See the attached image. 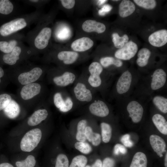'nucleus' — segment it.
<instances>
[{"label":"nucleus","mask_w":167,"mask_h":167,"mask_svg":"<svg viewBox=\"0 0 167 167\" xmlns=\"http://www.w3.org/2000/svg\"><path fill=\"white\" fill-rule=\"evenodd\" d=\"M54 14L51 11L46 15L43 14L36 26L25 36V42L38 56L40 54L46 53L49 46L53 32L51 24Z\"/></svg>","instance_id":"f257e3e1"},{"label":"nucleus","mask_w":167,"mask_h":167,"mask_svg":"<svg viewBox=\"0 0 167 167\" xmlns=\"http://www.w3.org/2000/svg\"><path fill=\"white\" fill-rule=\"evenodd\" d=\"M45 123L15 137L8 136L7 144L13 154L21 152H38L44 137Z\"/></svg>","instance_id":"f03ea898"},{"label":"nucleus","mask_w":167,"mask_h":167,"mask_svg":"<svg viewBox=\"0 0 167 167\" xmlns=\"http://www.w3.org/2000/svg\"><path fill=\"white\" fill-rule=\"evenodd\" d=\"M49 69L45 66L36 64L29 60L11 67L9 78L14 84L19 87L42 81Z\"/></svg>","instance_id":"7ed1b4c3"},{"label":"nucleus","mask_w":167,"mask_h":167,"mask_svg":"<svg viewBox=\"0 0 167 167\" xmlns=\"http://www.w3.org/2000/svg\"><path fill=\"white\" fill-rule=\"evenodd\" d=\"M167 74L161 68L155 70L147 75H142L133 96L149 100L155 92L159 91L166 84Z\"/></svg>","instance_id":"20e7f679"},{"label":"nucleus","mask_w":167,"mask_h":167,"mask_svg":"<svg viewBox=\"0 0 167 167\" xmlns=\"http://www.w3.org/2000/svg\"><path fill=\"white\" fill-rule=\"evenodd\" d=\"M47 92L46 86L42 81L19 87L16 95L20 103L28 111L34 109L45 99Z\"/></svg>","instance_id":"39448f33"},{"label":"nucleus","mask_w":167,"mask_h":167,"mask_svg":"<svg viewBox=\"0 0 167 167\" xmlns=\"http://www.w3.org/2000/svg\"><path fill=\"white\" fill-rule=\"evenodd\" d=\"M45 99L41 102L34 109L32 113L12 129L8 136H19L25 131L44 123L48 118L49 112Z\"/></svg>","instance_id":"423d86ee"},{"label":"nucleus","mask_w":167,"mask_h":167,"mask_svg":"<svg viewBox=\"0 0 167 167\" xmlns=\"http://www.w3.org/2000/svg\"><path fill=\"white\" fill-rule=\"evenodd\" d=\"M140 73L129 70L123 71L116 80L112 90L116 100L131 96L141 77Z\"/></svg>","instance_id":"0eeeda50"},{"label":"nucleus","mask_w":167,"mask_h":167,"mask_svg":"<svg viewBox=\"0 0 167 167\" xmlns=\"http://www.w3.org/2000/svg\"><path fill=\"white\" fill-rule=\"evenodd\" d=\"M43 15L41 9L30 13L22 14L4 24L0 27V36L3 37L17 33L36 23Z\"/></svg>","instance_id":"6e6552de"},{"label":"nucleus","mask_w":167,"mask_h":167,"mask_svg":"<svg viewBox=\"0 0 167 167\" xmlns=\"http://www.w3.org/2000/svg\"><path fill=\"white\" fill-rule=\"evenodd\" d=\"M37 56L34 50L23 43L16 46L10 53L3 54L2 58L4 63L11 67L19 65Z\"/></svg>","instance_id":"1a4fd4ad"},{"label":"nucleus","mask_w":167,"mask_h":167,"mask_svg":"<svg viewBox=\"0 0 167 167\" xmlns=\"http://www.w3.org/2000/svg\"><path fill=\"white\" fill-rule=\"evenodd\" d=\"M46 75L48 82L58 88L68 86L76 79V75L74 73L63 71L59 67L49 68Z\"/></svg>","instance_id":"9d476101"},{"label":"nucleus","mask_w":167,"mask_h":167,"mask_svg":"<svg viewBox=\"0 0 167 167\" xmlns=\"http://www.w3.org/2000/svg\"><path fill=\"white\" fill-rule=\"evenodd\" d=\"M119 99L125 104L128 117L132 122L135 123L140 122L143 117L144 111L142 102L147 99L130 96Z\"/></svg>","instance_id":"9b49d317"},{"label":"nucleus","mask_w":167,"mask_h":167,"mask_svg":"<svg viewBox=\"0 0 167 167\" xmlns=\"http://www.w3.org/2000/svg\"><path fill=\"white\" fill-rule=\"evenodd\" d=\"M88 70L89 75L87 81L88 84L92 88L101 89L105 86V75H102L104 68L97 62H93L89 65Z\"/></svg>","instance_id":"f8f14e48"},{"label":"nucleus","mask_w":167,"mask_h":167,"mask_svg":"<svg viewBox=\"0 0 167 167\" xmlns=\"http://www.w3.org/2000/svg\"><path fill=\"white\" fill-rule=\"evenodd\" d=\"M37 152H21L13 154L10 161L15 167H36L39 164Z\"/></svg>","instance_id":"ddd939ff"},{"label":"nucleus","mask_w":167,"mask_h":167,"mask_svg":"<svg viewBox=\"0 0 167 167\" xmlns=\"http://www.w3.org/2000/svg\"><path fill=\"white\" fill-rule=\"evenodd\" d=\"M50 100L54 106L63 113L71 110L73 105V101L69 96H66L61 88H56L52 94Z\"/></svg>","instance_id":"4468645a"},{"label":"nucleus","mask_w":167,"mask_h":167,"mask_svg":"<svg viewBox=\"0 0 167 167\" xmlns=\"http://www.w3.org/2000/svg\"><path fill=\"white\" fill-rule=\"evenodd\" d=\"M6 37V39L0 40V51L3 54L10 53L16 46L25 42V36L19 32Z\"/></svg>","instance_id":"2eb2a0df"},{"label":"nucleus","mask_w":167,"mask_h":167,"mask_svg":"<svg viewBox=\"0 0 167 167\" xmlns=\"http://www.w3.org/2000/svg\"><path fill=\"white\" fill-rule=\"evenodd\" d=\"M138 51L137 44L130 41L116 50L114 56L115 58L122 60H129L135 57Z\"/></svg>","instance_id":"dca6fc26"},{"label":"nucleus","mask_w":167,"mask_h":167,"mask_svg":"<svg viewBox=\"0 0 167 167\" xmlns=\"http://www.w3.org/2000/svg\"><path fill=\"white\" fill-rule=\"evenodd\" d=\"M73 92L76 99L80 102H89L93 99L92 92L84 82H78L73 88Z\"/></svg>","instance_id":"f3484780"},{"label":"nucleus","mask_w":167,"mask_h":167,"mask_svg":"<svg viewBox=\"0 0 167 167\" xmlns=\"http://www.w3.org/2000/svg\"><path fill=\"white\" fill-rule=\"evenodd\" d=\"M89 110L90 113L95 116L104 118L109 113V110L104 101L98 99L93 101L89 105Z\"/></svg>","instance_id":"a211bd4d"},{"label":"nucleus","mask_w":167,"mask_h":167,"mask_svg":"<svg viewBox=\"0 0 167 167\" xmlns=\"http://www.w3.org/2000/svg\"><path fill=\"white\" fill-rule=\"evenodd\" d=\"M149 43L153 46L159 47L167 43V30L162 29L156 31L151 34L148 38Z\"/></svg>","instance_id":"6ab92c4d"},{"label":"nucleus","mask_w":167,"mask_h":167,"mask_svg":"<svg viewBox=\"0 0 167 167\" xmlns=\"http://www.w3.org/2000/svg\"><path fill=\"white\" fill-rule=\"evenodd\" d=\"M93 45L94 42L91 38L87 37H83L74 41L71 47L74 51L80 52L89 49Z\"/></svg>","instance_id":"aec40b11"},{"label":"nucleus","mask_w":167,"mask_h":167,"mask_svg":"<svg viewBox=\"0 0 167 167\" xmlns=\"http://www.w3.org/2000/svg\"><path fill=\"white\" fill-rule=\"evenodd\" d=\"M82 28L84 31L86 32H96L101 33L105 32L106 28L103 23L95 20L88 19L83 23Z\"/></svg>","instance_id":"412c9836"},{"label":"nucleus","mask_w":167,"mask_h":167,"mask_svg":"<svg viewBox=\"0 0 167 167\" xmlns=\"http://www.w3.org/2000/svg\"><path fill=\"white\" fill-rule=\"evenodd\" d=\"M151 145L158 156L162 157L163 154L166 151V144L161 137L156 135H152L149 137Z\"/></svg>","instance_id":"4be33fe9"},{"label":"nucleus","mask_w":167,"mask_h":167,"mask_svg":"<svg viewBox=\"0 0 167 167\" xmlns=\"http://www.w3.org/2000/svg\"><path fill=\"white\" fill-rule=\"evenodd\" d=\"M135 9V5L132 1L123 0L119 6L118 13L121 17L126 18L131 15Z\"/></svg>","instance_id":"5701e85b"},{"label":"nucleus","mask_w":167,"mask_h":167,"mask_svg":"<svg viewBox=\"0 0 167 167\" xmlns=\"http://www.w3.org/2000/svg\"><path fill=\"white\" fill-rule=\"evenodd\" d=\"M151 55V52L148 49L143 48L138 52L136 62L138 66L140 68H144L148 64Z\"/></svg>","instance_id":"b1692460"},{"label":"nucleus","mask_w":167,"mask_h":167,"mask_svg":"<svg viewBox=\"0 0 167 167\" xmlns=\"http://www.w3.org/2000/svg\"><path fill=\"white\" fill-rule=\"evenodd\" d=\"M154 105L164 113H167V98L162 95H152L150 99Z\"/></svg>","instance_id":"393cba45"},{"label":"nucleus","mask_w":167,"mask_h":167,"mask_svg":"<svg viewBox=\"0 0 167 167\" xmlns=\"http://www.w3.org/2000/svg\"><path fill=\"white\" fill-rule=\"evenodd\" d=\"M152 121L158 131L164 135L167 134V122L165 117L159 113L154 114Z\"/></svg>","instance_id":"a878e982"},{"label":"nucleus","mask_w":167,"mask_h":167,"mask_svg":"<svg viewBox=\"0 0 167 167\" xmlns=\"http://www.w3.org/2000/svg\"><path fill=\"white\" fill-rule=\"evenodd\" d=\"M99 63L103 68H105L112 66L119 68L123 65V62L122 60L109 56L101 57L100 59Z\"/></svg>","instance_id":"bb28decb"},{"label":"nucleus","mask_w":167,"mask_h":167,"mask_svg":"<svg viewBox=\"0 0 167 167\" xmlns=\"http://www.w3.org/2000/svg\"><path fill=\"white\" fill-rule=\"evenodd\" d=\"M147 159L145 154L138 152L134 155L130 167H147Z\"/></svg>","instance_id":"cd10ccee"},{"label":"nucleus","mask_w":167,"mask_h":167,"mask_svg":"<svg viewBox=\"0 0 167 167\" xmlns=\"http://www.w3.org/2000/svg\"><path fill=\"white\" fill-rule=\"evenodd\" d=\"M85 135L86 138L91 142L94 146L100 144L101 141L100 135L93 131L92 129L89 126H86L85 130Z\"/></svg>","instance_id":"c85d7f7f"},{"label":"nucleus","mask_w":167,"mask_h":167,"mask_svg":"<svg viewBox=\"0 0 167 167\" xmlns=\"http://www.w3.org/2000/svg\"><path fill=\"white\" fill-rule=\"evenodd\" d=\"M87 121L82 119L80 121L77 125V132L76 139L79 141L85 142L86 137L85 135V130L87 126Z\"/></svg>","instance_id":"c756f323"},{"label":"nucleus","mask_w":167,"mask_h":167,"mask_svg":"<svg viewBox=\"0 0 167 167\" xmlns=\"http://www.w3.org/2000/svg\"><path fill=\"white\" fill-rule=\"evenodd\" d=\"M112 42L114 46L118 49L122 48L125 44L129 41V37L126 34L122 36H120L118 34L114 32L112 34Z\"/></svg>","instance_id":"7c9ffc66"},{"label":"nucleus","mask_w":167,"mask_h":167,"mask_svg":"<svg viewBox=\"0 0 167 167\" xmlns=\"http://www.w3.org/2000/svg\"><path fill=\"white\" fill-rule=\"evenodd\" d=\"M101 127L102 141L105 143H107L111 137V127L109 124L105 122L101 123Z\"/></svg>","instance_id":"2f4dec72"},{"label":"nucleus","mask_w":167,"mask_h":167,"mask_svg":"<svg viewBox=\"0 0 167 167\" xmlns=\"http://www.w3.org/2000/svg\"><path fill=\"white\" fill-rule=\"evenodd\" d=\"M87 161V158L85 156L78 155L72 159L69 167H85Z\"/></svg>","instance_id":"473e14b6"},{"label":"nucleus","mask_w":167,"mask_h":167,"mask_svg":"<svg viewBox=\"0 0 167 167\" xmlns=\"http://www.w3.org/2000/svg\"><path fill=\"white\" fill-rule=\"evenodd\" d=\"M54 167H69V161L66 155L59 153L55 158Z\"/></svg>","instance_id":"72a5a7b5"},{"label":"nucleus","mask_w":167,"mask_h":167,"mask_svg":"<svg viewBox=\"0 0 167 167\" xmlns=\"http://www.w3.org/2000/svg\"><path fill=\"white\" fill-rule=\"evenodd\" d=\"M134 2L139 6L147 10H152L156 6L155 0H134Z\"/></svg>","instance_id":"f704fd0d"},{"label":"nucleus","mask_w":167,"mask_h":167,"mask_svg":"<svg viewBox=\"0 0 167 167\" xmlns=\"http://www.w3.org/2000/svg\"><path fill=\"white\" fill-rule=\"evenodd\" d=\"M75 147L76 149L82 153L87 154L92 151V148L90 144L85 142L78 141L75 144Z\"/></svg>","instance_id":"c9c22d12"},{"label":"nucleus","mask_w":167,"mask_h":167,"mask_svg":"<svg viewBox=\"0 0 167 167\" xmlns=\"http://www.w3.org/2000/svg\"><path fill=\"white\" fill-rule=\"evenodd\" d=\"M14 94L3 93L0 94V112L11 100Z\"/></svg>","instance_id":"e433bc0d"},{"label":"nucleus","mask_w":167,"mask_h":167,"mask_svg":"<svg viewBox=\"0 0 167 167\" xmlns=\"http://www.w3.org/2000/svg\"><path fill=\"white\" fill-rule=\"evenodd\" d=\"M21 2L29 6L35 7L36 9H41V8L48 1L41 0H25Z\"/></svg>","instance_id":"4c0bfd02"},{"label":"nucleus","mask_w":167,"mask_h":167,"mask_svg":"<svg viewBox=\"0 0 167 167\" xmlns=\"http://www.w3.org/2000/svg\"><path fill=\"white\" fill-rule=\"evenodd\" d=\"M121 141L124 145L127 147H131L134 144L133 142L130 139V136L128 134L123 135L121 138Z\"/></svg>","instance_id":"58836bf2"},{"label":"nucleus","mask_w":167,"mask_h":167,"mask_svg":"<svg viewBox=\"0 0 167 167\" xmlns=\"http://www.w3.org/2000/svg\"><path fill=\"white\" fill-rule=\"evenodd\" d=\"M0 167H15L9 159L4 155L0 156Z\"/></svg>","instance_id":"ea45409f"},{"label":"nucleus","mask_w":167,"mask_h":167,"mask_svg":"<svg viewBox=\"0 0 167 167\" xmlns=\"http://www.w3.org/2000/svg\"><path fill=\"white\" fill-rule=\"evenodd\" d=\"M127 152V150L125 146L120 144H116L114 146L113 153L115 155H118L119 153L125 154Z\"/></svg>","instance_id":"a19ab883"},{"label":"nucleus","mask_w":167,"mask_h":167,"mask_svg":"<svg viewBox=\"0 0 167 167\" xmlns=\"http://www.w3.org/2000/svg\"><path fill=\"white\" fill-rule=\"evenodd\" d=\"M60 2L62 6L64 8L71 9L74 6L75 1L74 0H61Z\"/></svg>","instance_id":"79ce46f5"},{"label":"nucleus","mask_w":167,"mask_h":167,"mask_svg":"<svg viewBox=\"0 0 167 167\" xmlns=\"http://www.w3.org/2000/svg\"><path fill=\"white\" fill-rule=\"evenodd\" d=\"M115 164L114 160L110 157L105 158L102 163V167H114Z\"/></svg>","instance_id":"37998d69"},{"label":"nucleus","mask_w":167,"mask_h":167,"mask_svg":"<svg viewBox=\"0 0 167 167\" xmlns=\"http://www.w3.org/2000/svg\"><path fill=\"white\" fill-rule=\"evenodd\" d=\"M112 6L108 4L103 6L98 11L99 14L101 16L105 15L106 13L109 12L112 9Z\"/></svg>","instance_id":"c03bdc74"},{"label":"nucleus","mask_w":167,"mask_h":167,"mask_svg":"<svg viewBox=\"0 0 167 167\" xmlns=\"http://www.w3.org/2000/svg\"><path fill=\"white\" fill-rule=\"evenodd\" d=\"M92 167H102V163L101 161L99 159H97L92 165Z\"/></svg>","instance_id":"a18cd8bd"},{"label":"nucleus","mask_w":167,"mask_h":167,"mask_svg":"<svg viewBox=\"0 0 167 167\" xmlns=\"http://www.w3.org/2000/svg\"><path fill=\"white\" fill-rule=\"evenodd\" d=\"M5 75V72L3 69L0 66V85L2 82V79Z\"/></svg>","instance_id":"49530a36"},{"label":"nucleus","mask_w":167,"mask_h":167,"mask_svg":"<svg viewBox=\"0 0 167 167\" xmlns=\"http://www.w3.org/2000/svg\"><path fill=\"white\" fill-rule=\"evenodd\" d=\"M107 0H100L98 1V4L99 5H101L105 2Z\"/></svg>","instance_id":"de8ad7c7"},{"label":"nucleus","mask_w":167,"mask_h":167,"mask_svg":"<svg viewBox=\"0 0 167 167\" xmlns=\"http://www.w3.org/2000/svg\"><path fill=\"white\" fill-rule=\"evenodd\" d=\"M165 167H167V153H166L165 156Z\"/></svg>","instance_id":"09e8293b"},{"label":"nucleus","mask_w":167,"mask_h":167,"mask_svg":"<svg viewBox=\"0 0 167 167\" xmlns=\"http://www.w3.org/2000/svg\"><path fill=\"white\" fill-rule=\"evenodd\" d=\"M85 167H91L89 165H86V166Z\"/></svg>","instance_id":"8fccbe9b"},{"label":"nucleus","mask_w":167,"mask_h":167,"mask_svg":"<svg viewBox=\"0 0 167 167\" xmlns=\"http://www.w3.org/2000/svg\"><path fill=\"white\" fill-rule=\"evenodd\" d=\"M40 167V166H39V165L37 167Z\"/></svg>","instance_id":"3c124183"}]
</instances>
